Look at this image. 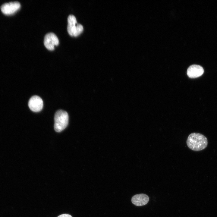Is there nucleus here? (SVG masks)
<instances>
[{"label": "nucleus", "mask_w": 217, "mask_h": 217, "mask_svg": "<svg viewBox=\"0 0 217 217\" xmlns=\"http://www.w3.org/2000/svg\"><path fill=\"white\" fill-rule=\"evenodd\" d=\"M20 7V3L17 1L5 3L1 7L2 12L6 14H11L14 13Z\"/></svg>", "instance_id": "39448f33"}, {"label": "nucleus", "mask_w": 217, "mask_h": 217, "mask_svg": "<svg viewBox=\"0 0 217 217\" xmlns=\"http://www.w3.org/2000/svg\"><path fill=\"white\" fill-rule=\"evenodd\" d=\"M187 146L191 149L199 151L205 149L207 146L206 137L202 134L197 133L190 134L186 141Z\"/></svg>", "instance_id": "f257e3e1"}, {"label": "nucleus", "mask_w": 217, "mask_h": 217, "mask_svg": "<svg viewBox=\"0 0 217 217\" xmlns=\"http://www.w3.org/2000/svg\"><path fill=\"white\" fill-rule=\"evenodd\" d=\"M204 69L201 66L193 64L190 66L187 71V74L190 78H195L202 75L204 72Z\"/></svg>", "instance_id": "423d86ee"}, {"label": "nucleus", "mask_w": 217, "mask_h": 217, "mask_svg": "<svg viewBox=\"0 0 217 217\" xmlns=\"http://www.w3.org/2000/svg\"><path fill=\"white\" fill-rule=\"evenodd\" d=\"M83 26L77 23L76 24H68L67 31L69 34L72 36H77L83 31Z\"/></svg>", "instance_id": "6e6552de"}, {"label": "nucleus", "mask_w": 217, "mask_h": 217, "mask_svg": "<svg viewBox=\"0 0 217 217\" xmlns=\"http://www.w3.org/2000/svg\"><path fill=\"white\" fill-rule=\"evenodd\" d=\"M68 115L67 112L62 110H58L54 116V128L55 131L59 132L67 126L68 122Z\"/></svg>", "instance_id": "f03ea898"}, {"label": "nucleus", "mask_w": 217, "mask_h": 217, "mask_svg": "<svg viewBox=\"0 0 217 217\" xmlns=\"http://www.w3.org/2000/svg\"><path fill=\"white\" fill-rule=\"evenodd\" d=\"M44 44L48 50H52L54 49V46L59 44V40L56 35L52 33H47L45 36L44 39Z\"/></svg>", "instance_id": "7ed1b4c3"}, {"label": "nucleus", "mask_w": 217, "mask_h": 217, "mask_svg": "<svg viewBox=\"0 0 217 217\" xmlns=\"http://www.w3.org/2000/svg\"><path fill=\"white\" fill-rule=\"evenodd\" d=\"M28 106L32 111L35 112H39L43 108V101L38 96L36 95L33 96L29 100Z\"/></svg>", "instance_id": "20e7f679"}, {"label": "nucleus", "mask_w": 217, "mask_h": 217, "mask_svg": "<svg viewBox=\"0 0 217 217\" xmlns=\"http://www.w3.org/2000/svg\"><path fill=\"white\" fill-rule=\"evenodd\" d=\"M57 217H72L71 215L67 214H64L61 215Z\"/></svg>", "instance_id": "1a4fd4ad"}, {"label": "nucleus", "mask_w": 217, "mask_h": 217, "mask_svg": "<svg viewBox=\"0 0 217 217\" xmlns=\"http://www.w3.org/2000/svg\"><path fill=\"white\" fill-rule=\"evenodd\" d=\"M149 200V197L147 195L141 193L134 195L131 198V202L136 206H141L146 204Z\"/></svg>", "instance_id": "0eeeda50"}]
</instances>
